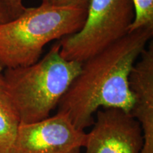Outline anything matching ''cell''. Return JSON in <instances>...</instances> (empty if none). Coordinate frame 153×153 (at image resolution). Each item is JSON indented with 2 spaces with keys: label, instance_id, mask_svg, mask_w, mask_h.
<instances>
[{
  "label": "cell",
  "instance_id": "4fadbf2b",
  "mask_svg": "<svg viewBox=\"0 0 153 153\" xmlns=\"http://www.w3.org/2000/svg\"><path fill=\"white\" fill-rule=\"evenodd\" d=\"M0 89H4V81L3 74L0 72Z\"/></svg>",
  "mask_w": 153,
  "mask_h": 153
},
{
  "label": "cell",
  "instance_id": "5b68a950",
  "mask_svg": "<svg viewBox=\"0 0 153 153\" xmlns=\"http://www.w3.org/2000/svg\"><path fill=\"white\" fill-rule=\"evenodd\" d=\"M86 140L85 131L57 112L36 123L21 124L12 153H82Z\"/></svg>",
  "mask_w": 153,
  "mask_h": 153
},
{
  "label": "cell",
  "instance_id": "30bf717a",
  "mask_svg": "<svg viewBox=\"0 0 153 153\" xmlns=\"http://www.w3.org/2000/svg\"><path fill=\"white\" fill-rule=\"evenodd\" d=\"M41 4L57 7H76L87 9L89 0H41Z\"/></svg>",
  "mask_w": 153,
  "mask_h": 153
},
{
  "label": "cell",
  "instance_id": "52a82bcc",
  "mask_svg": "<svg viewBox=\"0 0 153 153\" xmlns=\"http://www.w3.org/2000/svg\"><path fill=\"white\" fill-rule=\"evenodd\" d=\"M134 97L131 114L143 131L144 144L140 153H153V44L151 41L135 62L129 76Z\"/></svg>",
  "mask_w": 153,
  "mask_h": 153
},
{
  "label": "cell",
  "instance_id": "277c9868",
  "mask_svg": "<svg viewBox=\"0 0 153 153\" xmlns=\"http://www.w3.org/2000/svg\"><path fill=\"white\" fill-rule=\"evenodd\" d=\"M134 16L133 0H89L81 29L58 41L60 55L83 62L127 35Z\"/></svg>",
  "mask_w": 153,
  "mask_h": 153
},
{
  "label": "cell",
  "instance_id": "8992f818",
  "mask_svg": "<svg viewBox=\"0 0 153 153\" xmlns=\"http://www.w3.org/2000/svg\"><path fill=\"white\" fill-rule=\"evenodd\" d=\"M96 114L93 128L87 133L85 153H140L143 131L130 113L101 108Z\"/></svg>",
  "mask_w": 153,
  "mask_h": 153
},
{
  "label": "cell",
  "instance_id": "6da1fadb",
  "mask_svg": "<svg viewBox=\"0 0 153 153\" xmlns=\"http://www.w3.org/2000/svg\"><path fill=\"white\" fill-rule=\"evenodd\" d=\"M153 29L141 28L127 35L82 62L80 72L57 106L78 129L94 123L101 108L131 113L134 97L129 76L135 62L152 39Z\"/></svg>",
  "mask_w": 153,
  "mask_h": 153
},
{
  "label": "cell",
  "instance_id": "3957f363",
  "mask_svg": "<svg viewBox=\"0 0 153 153\" xmlns=\"http://www.w3.org/2000/svg\"><path fill=\"white\" fill-rule=\"evenodd\" d=\"M81 68V62L63 58L57 41L37 62L4 70V90L18 112L21 124L51 116Z\"/></svg>",
  "mask_w": 153,
  "mask_h": 153
},
{
  "label": "cell",
  "instance_id": "7a4b0ae2",
  "mask_svg": "<svg viewBox=\"0 0 153 153\" xmlns=\"http://www.w3.org/2000/svg\"><path fill=\"white\" fill-rule=\"evenodd\" d=\"M87 13L85 8L41 4L0 24V72L37 62L48 43L79 31Z\"/></svg>",
  "mask_w": 153,
  "mask_h": 153
},
{
  "label": "cell",
  "instance_id": "8fae6325",
  "mask_svg": "<svg viewBox=\"0 0 153 153\" xmlns=\"http://www.w3.org/2000/svg\"><path fill=\"white\" fill-rule=\"evenodd\" d=\"M23 1L24 0H0V1L7 7L14 19L22 14L26 8L23 4Z\"/></svg>",
  "mask_w": 153,
  "mask_h": 153
},
{
  "label": "cell",
  "instance_id": "9c48e42d",
  "mask_svg": "<svg viewBox=\"0 0 153 153\" xmlns=\"http://www.w3.org/2000/svg\"><path fill=\"white\" fill-rule=\"evenodd\" d=\"M135 16L130 32L141 28L153 29V0H133Z\"/></svg>",
  "mask_w": 153,
  "mask_h": 153
},
{
  "label": "cell",
  "instance_id": "7c38bea8",
  "mask_svg": "<svg viewBox=\"0 0 153 153\" xmlns=\"http://www.w3.org/2000/svg\"><path fill=\"white\" fill-rule=\"evenodd\" d=\"M14 19L7 7L0 1V24H4Z\"/></svg>",
  "mask_w": 153,
  "mask_h": 153
},
{
  "label": "cell",
  "instance_id": "ba28073f",
  "mask_svg": "<svg viewBox=\"0 0 153 153\" xmlns=\"http://www.w3.org/2000/svg\"><path fill=\"white\" fill-rule=\"evenodd\" d=\"M21 120L8 94L0 89V153H12Z\"/></svg>",
  "mask_w": 153,
  "mask_h": 153
}]
</instances>
